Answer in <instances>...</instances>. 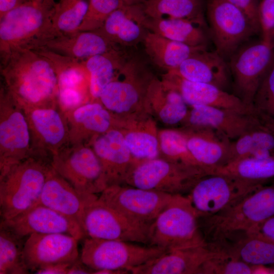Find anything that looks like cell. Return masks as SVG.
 Returning a JSON list of instances; mask_svg holds the SVG:
<instances>
[{
	"label": "cell",
	"mask_w": 274,
	"mask_h": 274,
	"mask_svg": "<svg viewBox=\"0 0 274 274\" xmlns=\"http://www.w3.org/2000/svg\"><path fill=\"white\" fill-rule=\"evenodd\" d=\"M3 84L23 111L58 105L56 75L49 61L34 50L14 52L1 59Z\"/></svg>",
	"instance_id": "obj_1"
},
{
	"label": "cell",
	"mask_w": 274,
	"mask_h": 274,
	"mask_svg": "<svg viewBox=\"0 0 274 274\" xmlns=\"http://www.w3.org/2000/svg\"><path fill=\"white\" fill-rule=\"evenodd\" d=\"M31 1H36V2H43L46 0H31Z\"/></svg>",
	"instance_id": "obj_55"
},
{
	"label": "cell",
	"mask_w": 274,
	"mask_h": 274,
	"mask_svg": "<svg viewBox=\"0 0 274 274\" xmlns=\"http://www.w3.org/2000/svg\"><path fill=\"white\" fill-rule=\"evenodd\" d=\"M35 51L51 64L57 78L59 90H77L90 101L89 75L84 60L62 55L44 47Z\"/></svg>",
	"instance_id": "obj_33"
},
{
	"label": "cell",
	"mask_w": 274,
	"mask_h": 274,
	"mask_svg": "<svg viewBox=\"0 0 274 274\" xmlns=\"http://www.w3.org/2000/svg\"><path fill=\"white\" fill-rule=\"evenodd\" d=\"M93 270L88 267L81 260L80 257L72 263L69 267L67 274L93 273Z\"/></svg>",
	"instance_id": "obj_50"
},
{
	"label": "cell",
	"mask_w": 274,
	"mask_h": 274,
	"mask_svg": "<svg viewBox=\"0 0 274 274\" xmlns=\"http://www.w3.org/2000/svg\"><path fill=\"white\" fill-rule=\"evenodd\" d=\"M79 239L64 233H32L25 238L23 246L25 263L33 273L45 266L71 263L79 256Z\"/></svg>",
	"instance_id": "obj_18"
},
{
	"label": "cell",
	"mask_w": 274,
	"mask_h": 274,
	"mask_svg": "<svg viewBox=\"0 0 274 274\" xmlns=\"http://www.w3.org/2000/svg\"><path fill=\"white\" fill-rule=\"evenodd\" d=\"M117 47L96 31H77L57 36L43 47L62 55L85 60L118 49Z\"/></svg>",
	"instance_id": "obj_31"
},
{
	"label": "cell",
	"mask_w": 274,
	"mask_h": 274,
	"mask_svg": "<svg viewBox=\"0 0 274 274\" xmlns=\"http://www.w3.org/2000/svg\"><path fill=\"white\" fill-rule=\"evenodd\" d=\"M267 273H274V265L267 267Z\"/></svg>",
	"instance_id": "obj_54"
},
{
	"label": "cell",
	"mask_w": 274,
	"mask_h": 274,
	"mask_svg": "<svg viewBox=\"0 0 274 274\" xmlns=\"http://www.w3.org/2000/svg\"><path fill=\"white\" fill-rule=\"evenodd\" d=\"M258 13L262 40L269 43L274 28V0H260Z\"/></svg>",
	"instance_id": "obj_45"
},
{
	"label": "cell",
	"mask_w": 274,
	"mask_h": 274,
	"mask_svg": "<svg viewBox=\"0 0 274 274\" xmlns=\"http://www.w3.org/2000/svg\"><path fill=\"white\" fill-rule=\"evenodd\" d=\"M24 239L0 228V274H28L24 261Z\"/></svg>",
	"instance_id": "obj_39"
},
{
	"label": "cell",
	"mask_w": 274,
	"mask_h": 274,
	"mask_svg": "<svg viewBox=\"0 0 274 274\" xmlns=\"http://www.w3.org/2000/svg\"><path fill=\"white\" fill-rule=\"evenodd\" d=\"M257 267L234 259L223 252L206 261L201 266L199 274L255 273Z\"/></svg>",
	"instance_id": "obj_44"
},
{
	"label": "cell",
	"mask_w": 274,
	"mask_h": 274,
	"mask_svg": "<svg viewBox=\"0 0 274 274\" xmlns=\"http://www.w3.org/2000/svg\"><path fill=\"white\" fill-rule=\"evenodd\" d=\"M206 7L216 51L225 60L258 32L246 15L228 0H207Z\"/></svg>",
	"instance_id": "obj_12"
},
{
	"label": "cell",
	"mask_w": 274,
	"mask_h": 274,
	"mask_svg": "<svg viewBox=\"0 0 274 274\" xmlns=\"http://www.w3.org/2000/svg\"><path fill=\"white\" fill-rule=\"evenodd\" d=\"M88 102L89 100L77 90L71 89L59 90L58 106L64 114Z\"/></svg>",
	"instance_id": "obj_46"
},
{
	"label": "cell",
	"mask_w": 274,
	"mask_h": 274,
	"mask_svg": "<svg viewBox=\"0 0 274 274\" xmlns=\"http://www.w3.org/2000/svg\"><path fill=\"white\" fill-rule=\"evenodd\" d=\"M180 128L190 153L209 175L227 164L231 141L224 134L208 127Z\"/></svg>",
	"instance_id": "obj_25"
},
{
	"label": "cell",
	"mask_w": 274,
	"mask_h": 274,
	"mask_svg": "<svg viewBox=\"0 0 274 274\" xmlns=\"http://www.w3.org/2000/svg\"><path fill=\"white\" fill-rule=\"evenodd\" d=\"M51 161L30 157L0 176L1 220L15 217L39 204Z\"/></svg>",
	"instance_id": "obj_4"
},
{
	"label": "cell",
	"mask_w": 274,
	"mask_h": 274,
	"mask_svg": "<svg viewBox=\"0 0 274 274\" xmlns=\"http://www.w3.org/2000/svg\"><path fill=\"white\" fill-rule=\"evenodd\" d=\"M158 141L159 157L170 161L201 167L190 153L185 135L180 128L159 129Z\"/></svg>",
	"instance_id": "obj_40"
},
{
	"label": "cell",
	"mask_w": 274,
	"mask_h": 274,
	"mask_svg": "<svg viewBox=\"0 0 274 274\" xmlns=\"http://www.w3.org/2000/svg\"><path fill=\"white\" fill-rule=\"evenodd\" d=\"M252 108L255 114L274 125V61L257 88Z\"/></svg>",
	"instance_id": "obj_42"
},
{
	"label": "cell",
	"mask_w": 274,
	"mask_h": 274,
	"mask_svg": "<svg viewBox=\"0 0 274 274\" xmlns=\"http://www.w3.org/2000/svg\"><path fill=\"white\" fill-rule=\"evenodd\" d=\"M98 197L96 194L85 193L77 190L51 165L39 203L74 220L82 227L85 209Z\"/></svg>",
	"instance_id": "obj_22"
},
{
	"label": "cell",
	"mask_w": 274,
	"mask_h": 274,
	"mask_svg": "<svg viewBox=\"0 0 274 274\" xmlns=\"http://www.w3.org/2000/svg\"><path fill=\"white\" fill-rule=\"evenodd\" d=\"M200 218L187 196L172 195L149 226L147 245L169 252L207 244L200 229Z\"/></svg>",
	"instance_id": "obj_3"
},
{
	"label": "cell",
	"mask_w": 274,
	"mask_h": 274,
	"mask_svg": "<svg viewBox=\"0 0 274 274\" xmlns=\"http://www.w3.org/2000/svg\"><path fill=\"white\" fill-rule=\"evenodd\" d=\"M101 164L107 187L125 185L137 162L132 155L121 132L114 127L95 138L89 145Z\"/></svg>",
	"instance_id": "obj_19"
},
{
	"label": "cell",
	"mask_w": 274,
	"mask_h": 274,
	"mask_svg": "<svg viewBox=\"0 0 274 274\" xmlns=\"http://www.w3.org/2000/svg\"><path fill=\"white\" fill-rule=\"evenodd\" d=\"M161 79L169 87L180 93L188 105H207L254 114L253 110L235 95L216 86L189 81L166 73Z\"/></svg>",
	"instance_id": "obj_24"
},
{
	"label": "cell",
	"mask_w": 274,
	"mask_h": 274,
	"mask_svg": "<svg viewBox=\"0 0 274 274\" xmlns=\"http://www.w3.org/2000/svg\"><path fill=\"white\" fill-rule=\"evenodd\" d=\"M172 196L157 191L116 185L107 187L98 199L133 222L149 227Z\"/></svg>",
	"instance_id": "obj_14"
},
{
	"label": "cell",
	"mask_w": 274,
	"mask_h": 274,
	"mask_svg": "<svg viewBox=\"0 0 274 274\" xmlns=\"http://www.w3.org/2000/svg\"><path fill=\"white\" fill-rule=\"evenodd\" d=\"M212 242L226 254L250 265H274V242L264 237L236 231Z\"/></svg>",
	"instance_id": "obj_28"
},
{
	"label": "cell",
	"mask_w": 274,
	"mask_h": 274,
	"mask_svg": "<svg viewBox=\"0 0 274 274\" xmlns=\"http://www.w3.org/2000/svg\"><path fill=\"white\" fill-rule=\"evenodd\" d=\"M82 227L86 237L148 245V227L133 222L98 198L85 209Z\"/></svg>",
	"instance_id": "obj_15"
},
{
	"label": "cell",
	"mask_w": 274,
	"mask_h": 274,
	"mask_svg": "<svg viewBox=\"0 0 274 274\" xmlns=\"http://www.w3.org/2000/svg\"><path fill=\"white\" fill-rule=\"evenodd\" d=\"M0 228L23 239L32 233H64L79 240L86 237L78 222L40 203L12 218L1 220Z\"/></svg>",
	"instance_id": "obj_17"
},
{
	"label": "cell",
	"mask_w": 274,
	"mask_h": 274,
	"mask_svg": "<svg viewBox=\"0 0 274 274\" xmlns=\"http://www.w3.org/2000/svg\"><path fill=\"white\" fill-rule=\"evenodd\" d=\"M138 244L85 237L80 258L93 272L102 269H124L130 273L131 269L167 252L161 248Z\"/></svg>",
	"instance_id": "obj_7"
},
{
	"label": "cell",
	"mask_w": 274,
	"mask_h": 274,
	"mask_svg": "<svg viewBox=\"0 0 274 274\" xmlns=\"http://www.w3.org/2000/svg\"><path fill=\"white\" fill-rule=\"evenodd\" d=\"M246 232L264 237L274 242V216Z\"/></svg>",
	"instance_id": "obj_48"
},
{
	"label": "cell",
	"mask_w": 274,
	"mask_h": 274,
	"mask_svg": "<svg viewBox=\"0 0 274 274\" xmlns=\"http://www.w3.org/2000/svg\"><path fill=\"white\" fill-rule=\"evenodd\" d=\"M88 2L86 0H59L54 6L52 23L60 35L78 30L86 13Z\"/></svg>",
	"instance_id": "obj_41"
},
{
	"label": "cell",
	"mask_w": 274,
	"mask_h": 274,
	"mask_svg": "<svg viewBox=\"0 0 274 274\" xmlns=\"http://www.w3.org/2000/svg\"><path fill=\"white\" fill-rule=\"evenodd\" d=\"M153 77L140 62L128 60L104 89L98 100L115 117L145 111L146 95Z\"/></svg>",
	"instance_id": "obj_9"
},
{
	"label": "cell",
	"mask_w": 274,
	"mask_h": 274,
	"mask_svg": "<svg viewBox=\"0 0 274 274\" xmlns=\"http://www.w3.org/2000/svg\"><path fill=\"white\" fill-rule=\"evenodd\" d=\"M166 73L189 81L210 84L225 91L230 85L228 64L216 51H198Z\"/></svg>",
	"instance_id": "obj_27"
},
{
	"label": "cell",
	"mask_w": 274,
	"mask_h": 274,
	"mask_svg": "<svg viewBox=\"0 0 274 274\" xmlns=\"http://www.w3.org/2000/svg\"><path fill=\"white\" fill-rule=\"evenodd\" d=\"M54 0H27L0 18V58L21 50H36L61 35L54 28Z\"/></svg>",
	"instance_id": "obj_2"
},
{
	"label": "cell",
	"mask_w": 274,
	"mask_h": 274,
	"mask_svg": "<svg viewBox=\"0 0 274 274\" xmlns=\"http://www.w3.org/2000/svg\"><path fill=\"white\" fill-rule=\"evenodd\" d=\"M223 251L214 243L166 252L130 270L133 274H199L209 259Z\"/></svg>",
	"instance_id": "obj_21"
},
{
	"label": "cell",
	"mask_w": 274,
	"mask_h": 274,
	"mask_svg": "<svg viewBox=\"0 0 274 274\" xmlns=\"http://www.w3.org/2000/svg\"><path fill=\"white\" fill-rule=\"evenodd\" d=\"M124 5L129 6L139 4L143 2L144 0H121Z\"/></svg>",
	"instance_id": "obj_52"
},
{
	"label": "cell",
	"mask_w": 274,
	"mask_h": 274,
	"mask_svg": "<svg viewBox=\"0 0 274 274\" xmlns=\"http://www.w3.org/2000/svg\"><path fill=\"white\" fill-rule=\"evenodd\" d=\"M270 156H274V125L261 118L249 130L231 141L227 164L245 158Z\"/></svg>",
	"instance_id": "obj_32"
},
{
	"label": "cell",
	"mask_w": 274,
	"mask_h": 274,
	"mask_svg": "<svg viewBox=\"0 0 274 274\" xmlns=\"http://www.w3.org/2000/svg\"><path fill=\"white\" fill-rule=\"evenodd\" d=\"M124 5L121 0H89L86 13L77 31L97 30L114 11Z\"/></svg>",
	"instance_id": "obj_43"
},
{
	"label": "cell",
	"mask_w": 274,
	"mask_h": 274,
	"mask_svg": "<svg viewBox=\"0 0 274 274\" xmlns=\"http://www.w3.org/2000/svg\"><path fill=\"white\" fill-rule=\"evenodd\" d=\"M144 108L156 121L167 125L181 124L189 109L179 92L155 77L148 86Z\"/></svg>",
	"instance_id": "obj_30"
},
{
	"label": "cell",
	"mask_w": 274,
	"mask_h": 274,
	"mask_svg": "<svg viewBox=\"0 0 274 274\" xmlns=\"http://www.w3.org/2000/svg\"><path fill=\"white\" fill-rule=\"evenodd\" d=\"M28 122L31 157L51 161L53 155L69 145V129L59 106L23 111Z\"/></svg>",
	"instance_id": "obj_16"
},
{
	"label": "cell",
	"mask_w": 274,
	"mask_h": 274,
	"mask_svg": "<svg viewBox=\"0 0 274 274\" xmlns=\"http://www.w3.org/2000/svg\"><path fill=\"white\" fill-rule=\"evenodd\" d=\"M269 44L271 45V46L273 48H274V28H273V30L272 31L271 37H270Z\"/></svg>",
	"instance_id": "obj_53"
},
{
	"label": "cell",
	"mask_w": 274,
	"mask_h": 274,
	"mask_svg": "<svg viewBox=\"0 0 274 274\" xmlns=\"http://www.w3.org/2000/svg\"><path fill=\"white\" fill-rule=\"evenodd\" d=\"M228 1L240 9L246 15L258 32H261L258 13L259 2L258 0Z\"/></svg>",
	"instance_id": "obj_47"
},
{
	"label": "cell",
	"mask_w": 274,
	"mask_h": 274,
	"mask_svg": "<svg viewBox=\"0 0 274 274\" xmlns=\"http://www.w3.org/2000/svg\"><path fill=\"white\" fill-rule=\"evenodd\" d=\"M27 0H0V18L18 5Z\"/></svg>",
	"instance_id": "obj_51"
},
{
	"label": "cell",
	"mask_w": 274,
	"mask_h": 274,
	"mask_svg": "<svg viewBox=\"0 0 274 274\" xmlns=\"http://www.w3.org/2000/svg\"><path fill=\"white\" fill-rule=\"evenodd\" d=\"M212 174L267 183L274 178V156L239 159L217 168Z\"/></svg>",
	"instance_id": "obj_38"
},
{
	"label": "cell",
	"mask_w": 274,
	"mask_h": 274,
	"mask_svg": "<svg viewBox=\"0 0 274 274\" xmlns=\"http://www.w3.org/2000/svg\"><path fill=\"white\" fill-rule=\"evenodd\" d=\"M145 17L140 4L124 5L114 11L97 30L114 45L132 46L143 42L147 30L143 20Z\"/></svg>",
	"instance_id": "obj_29"
},
{
	"label": "cell",
	"mask_w": 274,
	"mask_h": 274,
	"mask_svg": "<svg viewBox=\"0 0 274 274\" xmlns=\"http://www.w3.org/2000/svg\"><path fill=\"white\" fill-rule=\"evenodd\" d=\"M203 0H145L141 8L148 17L155 19H186L205 24Z\"/></svg>",
	"instance_id": "obj_37"
},
{
	"label": "cell",
	"mask_w": 274,
	"mask_h": 274,
	"mask_svg": "<svg viewBox=\"0 0 274 274\" xmlns=\"http://www.w3.org/2000/svg\"><path fill=\"white\" fill-rule=\"evenodd\" d=\"M142 42L152 61L166 72L176 68L195 53L207 49L205 46H190L148 30Z\"/></svg>",
	"instance_id": "obj_34"
},
{
	"label": "cell",
	"mask_w": 274,
	"mask_h": 274,
	"mask_svg": "<svg viewBox=\"0 0 274 274\" xmlns=\"http://www.w3.org/2000/svg\"><path fill=\"white\" fill-rule=\"evenodd\" d=\"M144 27L167 39L192 46H207L208 37L200 23L186 19H155L145 17Z\"/></svg>",
	"instance_id": "obj_35"
},
{
	"label": "cell",
	"mask_w": 274,
	"mask_h": 274,
	"mask_svg": "<svg viewBox=\"0 0 274 274\" xmlns=\"http://www.w3.org/2000/svg\"><path fill=\"white\" fill-rule=\"evenodd\" d=\"M265 183L227 175H209L201 178L187 196L202 218L234 206Z\"/></svg>",
	"instance_id": "obj_8"
},
{
	"label": "cell",
	"mask_w": 274,
	"mask_h": 274,
	"mask_svg": "<svg viewBox=\"0 0 274 274\" xmlns=\"http://www.w3.org/2000/svg\"><path fill=\"white\" fill-rule=\"evenodd\" d=\"M71 263H60L49 265L36 271L37 274H67Z\"/></svg>",
	"instance_id": "obj_49"
},
{
	"label": "cell",
	"mask_w": 274,
	"mask_h": 274,
	"mask_svg": "<svg viewBox=\"0 0 274 274\" xmlns=\"http://www.w3.org/2000/svg\"><path fill=\"white\" fill-rule=\"evenodd\" d=\"M65 115L69 145H89L95 138L114 127V116L99 100L84 104Z\"/></svg>",
	"instance_id": "obj_26"
},
{
	"label": "cell",
	"mask_w": 274,
	"mask_h": 274,
	"mask_svg": "<svg viewBox=\"0 0 274 274\" xmlns=\"http://www.w3.org/2000/svg\"><path fill=\"white\" fill-rule=\"evenodd\" d=\"M89 75L91 101L98 100L106 87L115 78L126 62L118 49L84 60Z\"/></svg>",
	"instance_id": "obj_36"
},
{
	"label": "cell",
	"mask_w": 274,
	"mask_h": 274,
	"mask_svg": "<svg viewBox=\"0 0 274 274\" xmlns=\"http://www.w3.org/2000/svg\"><path fill=\"white\" fill-rule=\"evenodd\" d=\"M30 157V133L25 114L3 83L0 88V176Z\"/></svg>",
	"instance_id": "obj_11"
},
{
	"label": "cell",
	"mask_w": 274,
	"mask_h": 274,
	"mask_svg": "<svg viewBox=\"0 0 274 274\" xmlns=\"http://www.w3.org/2000/svg\"><path fill=\"white\" fill-rule=\"evenodd\" d=\"M144 1H145V0H144Z\"/></svg>",
	"instance_id": "obj_56"
},
{
	"label": "cell",
	"mask_w": 274,
	"mask_h": 274,
	"mask_svg": "<svg viewBox=\"0 0 274 274\" xmlns=\"http://www.w3.org/2000/svg\"><path fill=\"white\" fill-rule=\"evenodd\" d=\"M51 165L81 192L97 194L107 188L99 160L89 145L80 144L64 147L52 156Z\"/></svg>",
	"instance_id": "obj_13"
},
{
	"label": "cell",
	"mask_w": 274,
	"mask_h": 274,
	"mask_svg": "<svg viewBox=\"0 0 274 274\" xmlns=\"http://www.w3.org/2000/svg\"><path fill=\"white\" fill-rule=\"evenodd\" d=\"M229 59L232 93L253 109L255 93L274 61V48L261 40L241 46Z\"/></svg>",
	"instance_id": "obj_10"
},
{
	"label": "cell",
	"mask_w": 274,
	"mask_h": 274,
	"mask_svg": "<svg viewBox=\"0 0 274 274\" xmlns=\"http://www.w3.org/2000/svg\"><path fill=\"white\" fill-rule=\"evenodd\" d=\"M114 127L118 128L133 157L138 161L160 156L156 121L145 111L115 117Z\"/></svg>",
	"instance_id": "obj_23"
},
{
	"label": "cell",
	"mask_w": 274,
	"mask_h": 274,
	"mask_svg": "<svg viewBox=\"0 0 274 274\" xmlns=\"http://www.w3.org/2000/svg\"><path fill=\"white\" fill-rule=\"evenodd\" d=\"M261 118L256 114L207 105L189 106L181 127H208L233 141L256 124Z\"/></svg>",
	"instance_id": "obj_20"
},
{
	"label": "cell",
	"mask_w": 274,
	"mask_h": 274,
	"mask_svg": "<svg viewBox=\"0 0 274 274\" xmlns=\"http://www.w3.org/2000/svg\"><path fill=\"white\" fill-rule=\"evenodd\" d=\"M209 175L200 167L186 165L161 157L139 161L128 175L125 185L170 195L189 193L202 177Z\"/></svg>",
	"instance_id": "obj_6"
},
{
	"label": "cell",
	"mask_w": 274,
	"mask_h": 274,
	"mask_svg": "<svg viewBox=\"0 0 274 274\" xmlns=\"http://www.w3.org/2000/svg\"><path fill=\"white\" fill-rule=\"evenodd\" d=\"M265 184L234 206L201 218L205 219V233L212 241L232 232L249 231L274 216V180Z\"/></svg>",
	"instance_id": "obj_5"
}]
</instances>
